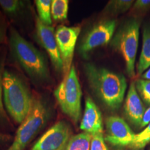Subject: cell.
Here are the masks:
<instances>
[{"instance_id": "obj_1", "label": "cell", "mask_w": 150, "mask_h": 150, "mask_svg": "<svg viewBox=\"0 0 150 150\" xmlns=\"http://www.w3.org/2000/svg\"><path fill=\"white\" fill-rule=\"evenodd\" d=\"M8 40L11 57L35 83L45 85L52 81L47 62L39 50L13 27Z\"/></svg>"}, {"instance_id": "obj_2", "label": "cell", "mask_w": 150, "mask_h": 150, "mask_svg": "<svg viewBox=\"0 0 150 150\" xmlns=\"http://www.w3.org/2000/svg\"><path fill=\"white\" fill-rule=\"evenodd\" d=\"M84 72L92 91L105 106L111 110L120 107L127 87L122 74L90 63L84 65Z\"/></svg>"}, {"instance_id": "obj_3", "label": "cell", "mask_w": 150, "mask_h": 150, "mask_svg": "<svg viewBox=\"0 0 150 150\" xmlns=\"http://www.w3.org/2000/svg\"><path fill=\"white\" fill-rule=\"evenodd\" d=\"M32 95L24 81L13 70L3 74V101L7 114L18 124L25 119L33 102Z\"/></svg>"}, {"instance_id": "obj_4", "label": "cell", "mask_w": 150, "mask_h": 150, "mask_svg": "<svg viewBox=\"0 0 150 150\" xmlns=\"http://www.w3.org/2000/svg\"><path fill=\"white\" fill-rule=\"evenodd\" d=\"M50 117L51 110L45 101L41 97H33L31 110L20 124L13 141L7 150H24L45 126Z\"/></svg>"}, {"instance_id": "obj_5", "label": "cell", "mask_w": 150, "mask_h": 150, "mask_svg": "<svg viewBox=\"0 0 150 150\" xmlns=\"http://www.w3.org/2000/svg\"><path fill=\"white\" fill-rule=\"evenodd\" d=\"M54 95L63 113L74 124H77L81 115L82 91L74 66L58 86Z\"/></svg>"}, {"instance_id": "obj_6", "label": "cell", "mask_w": 150, "mask_h": 150, "mask_svg": "<svg viewBox=\"0 0 150 150\" xmlns=\"http://www.w3.org/2000/svg\"><path fill=\"white\" fill-rule=\"evenodd\" d=\"M139 33L140 22L136 19H130L117 30L111 40V46L125 60L127 75L130 78L136 76L135 63Z\"/></svg>"}, {"instance_id": "obj_7", "label": "cell", "mask_w": 150, "mask_h": 150, "mask_svg": "<svg viewBox=\"0 0 150 150\" xmlns=\"http://www.w3.org/2000/svg\"><path fill=\"white\" fill-rule=\"evenodd\" d=\"M116 24L115 20H105L95 24L81 40L79 54L86 56L94 49L107 45L113 37Z\"/></svg>"}, {"instance_id": "obj_8", "label": "cell", "mask_w": 150, "mask_h": 150, "mask_svg": "<svg viewBox=\"0 0 150 150\" xmlns=\"http://www.w3.org/2000/svg\"><path fill=\"white\" fill-rule=\"evenodd\" d=\"M71 137L70 125L65 121H59L37 140L31 150H65Z\"/></svg>"}, {"instance_id": "obj_9", "label": "cell", "mask_w": 150, "mask_h": 150, "mask_svg": "<svg viewBox=\"0 0 150 150\" xmlns=\"http://www.w3.org/2000/svg\"><path fill=\"white\" fill-rule=\"evenodd\" d=\"M81 32L79 27L59 26L55 31L56 42L59 46L63 63L64 76L68 74L72 67L74 49Z\"/></svg>"}, {"instance_id": "obj_10", "label": "cell", "mask_w": 150, "mask_h": 150, "mask_svg": "<svg viewBox=\"0 0 150 150\" xmlns=\"http://www.w3.org/2000/svg\"><path fill=\"white\" fill-rule=\"evenodd\" d=\"M55 31L52 26L46 25L38 17L35 18V32L38 41L47 52L55 70L63 72V63L56 42Z\"/></svg>"}, {"instance_id": "obj_11", "label": "cell", "mask_w": 150, "mask_h": 150, "mask_svg": "<svg viewBox=\"0 0 150 150\" xmlns=\"http://www.w3.org/2000/svg\"><path fill=\"white\" fill-rule=\"evenodd\" d=\"M106 129L104 139L113 146H130L136 136L128 124L117 116H110L106 120Z\"/></svg>"}, {"instance_id": "obj_12", "label": "cell", "mask_w": 150, "mask_h": 150, "mask_svg": "<svg viewBox=\"0 0 150 150\" xmlns=\"http://www.w3.org/2000/svg\"><path fill=\"white\" fill-rule=\"evenodd\" d=\"M80 129L85 133L94 136L95 134H103V120L100 110L90 97H86L85 108Z\"/></svg>"}, {"instance_id": "obj_13", "label": "cell", "mask_w": 150, "mask_h": 150, "mask_svg": "<svg viewBox=\"0 0 150 150\" xmlns=\"http://www.w3.org/2000/svg\"><path fill=\"white\" fill-rule=\"evenodd\" d=\"M145 110L143 103L137 92L135 83L132 82L129 86L124 104L125 115L132 125L140 127Z\"/></svg>"}, {"instance_id": "obj_14", "label": "cell", "mask_w": 150, "mask_h": 150, "mask_svg": "<svg viewBox=\"0 0 150 150\" xmlns=\"http://www.w3.org/2000/svg\"><path fill=\"white\" fill-rule=\"evenodd\" d=\"M150 67V26L145 27L142 33V46L138 65L137 74L142 75Z\"/></svg>"}, {"instance_id": "obj_15", "label": "cell", "mask_w": 150, "mask_h": 150, "mask_svg": "<svg viewBox=\"0 0 150 150\" xmlns=\"http://www.w3.org/2000/svg\"><path fill=\"white\" fill-rule=\"evenodd\" d=\"M6 56L5 47L0 46V128L5 129L11 127L9 117L6 111L3 101V74Z\"/></svg>"}, {"instance_id": "obj_16", "label": "cell", "mask_w": 150, "mask_h": 150, "mask_svg": "<svg viewBox=\"0 0 150 150\" xmlns=\"http://www.w3.org/2000/svg\"><path fill=\"white\" fill-rule=\"evenodd\" d=\"M91 139L92 135L85 132L72 136L65 150H90Z\"/></svg>"}, {"instance_id": "obj_17", "label": "cell", "mask_w": 150, "mask_h": 150, "mask_svg": "<svg viewBox=\"0 0 150 150\" xmlns=\"http://www.w3.org/2000/svg\"><path fill=\"white\" fill-rule=\"evenodd\" d=\"M68 0H53L51 5L52 18L55 21H63L67 18Z\"/></svg>"}, {"instance_id": "obj_18", "label": "cell", "mask_w": 150, "mask_h": 150, "mask_svg": "<svg viewBox=\"0 0 150 150\" xmlns=\"http://www.w3.org/2000/svg\"><path fill=\"white\" fill-rule=\"evenodd\" d=\"M35 4L36 5L39 19L46 25L51 26L52 24L51 0H36Z\"/></svg>"}, {"instance_id": "obj_19", "label": "cell", "mask_w": 150, "mask_h": 150, "mask_svg": "<svg viewBox=\"0 0 150 150\" xmlns=\"http://www.w3.org/2000/svg\"><path fill=\"white\" fill-rule=\"evenodd\" d=\"M0 6L7 16L14 17L24 6V1L20 0H0Z\"/></svg>"}, {"instance_id": "obj_20", "label": "cell", "mask_w": 150, "mask_h": 150, "mask_svg": "<svg viewBox=\"0 0 150 150\" xmlns=\"http://www.w3.org/2000/svg\"><path fill=\"white\" fill-rule=\"evenodd\" d=\"M132 0H114L110 1L105 8L107 12L112 14H119L126 12L132 6Z\"/></svg>"}, {"instance_id": "obj_21", "label": "cell", "mask_w": 150, "mask_h": 150, "mask_svg": "<svg viewBox=\"0 0 150 150\" xmlns=\"http://www.w3.org/2000/svg\"><path fill=\"white\" fill-rule=\"evenodd\" d=\"M150 142V122L146 128L139 134H136L135 138L130 147L134 149L139 150L143 149Z\"/></svg>"}, {"instance_id": "obj_22", "label": "cell", "mask_w": 150, "mask_h": 150, "mask_svg": "<svg viewBox=\"0 0 150 150\" xmlns=\"http://www.w3.org/2000/svg\"><path fill=\"white\" fill-rule=\"evenodd\" d=\"M135 86L142 100L150 106V80L144 79H137Z\"/></svg>"}, {"instance_id": "obj_23", "label": "cell", "mask_w": 150, "mask_h": 150, "mask_svg": "<svg viewBox=\"0 0 150 150\" xmlns=\"http://www.w3.org/2000/svg\"><path fill=\"white\" fill-rule=\"evenodd\" d=\"M90 150H108L105 142L103 134H98L92 136Z\"/></svg>"}, {"instance_id": "obj_24", "label": "cell", "mask_w": 150, "mask_h": 150, "mask_svg": "<svg viewBox=\"0 0 150 150\" xmlns=\"http://www.w3.org/2000/svg\"><path fill=\"white\" fill-rule=\"evenodd\" d=\"M8 22L4 15L0 11V46L5 44L8 40L7 31H8Z\"/></svg>"}, {"instance_id": "obj_25", "label": "cell", "mask_w": 150, "mask_h": 150, "mask_svg": "<svg viewBox=\"0 0 150 150\" xmlns=\"http://www.w3.org/2000/svg\"><path fill=\"white\" fill-rule=\"evenodd\" d=\"M134 8L138 11L150 8V0H138L134 4Z\"/></svg>"}, {"instance_id": "obj_26", "label": "cell", "mask_w": 150, "mask_h": 150, "mask_svg": "<svg viewBox=\"0 0 150 150\" xmlns=\"http://www.w3.org/2000/svg\"><path fill=\"white\" fill-rule=\"evenodd\" d=\"M12 139V136L0 131V147L7 145Z\"/></svg>"}, {"instance_id": "obj_27", "label": "cell", "mask_w": 150, "mask_h": 150, "mask_svg": "<svg viewBox=\"0 0 150 150\" xmlns=\"http://www.w3.org/2000/svg\"><path fill=\"white\" fill-rule=\"evenodd\" d=\"M149 122H150V107L145 110L143 118H142L141 125H140V128L146 127Z\"/></svg>"}, {"instance_id": "obj_28", "label": "cell", "mask_w": 150, "mask_h": 150, "mask_svg": "<svg viewBox=\"0 0 150 150\" xmlns=\"http://www.w3.org/2000/svg\"><path fill=\"white\" fill-rule=\"evenodd\" d=\"M142 77L144 79H147V80H150V67L148 70L143 73L142 74Z\"/></svg>"}]
</instances>
